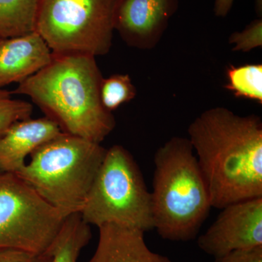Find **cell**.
I'll return each instance as SVG.
<instances>
[{
    "label": "cell",
    "mask_w": 262,
    "mask_h": 262,
    "mask_svg": "<svg viewBox=\"0 0 262 262\" xmlns=\"http://www.w3.org/2000/svg\"><path fill=\"white\" fill-rule=\"evenodd\" d=\"M189 140L211 196L222 209L262 198V121L225 107L209 108L188 127Z\"/></svg>",
    "instance_id": "cell-1"
},
{
    "label": "cell",
    "mask_w": 262,
    "mask_h": 262,
    "mask_svg": "<svg viewBox=\"0 0 262 262\" xmlns=\"http://www.w3.org/2000/svg\"><path fill=\"white\" fill-rule=\"evenodd\" d=\"M103 78L96 57L53 53L49 64L11 93L30 98L64 134L101 144L116 125L101 103Z\"/></svg>",
    "instance_id": "cell-2"
},
{
    "label": "cell",
    "mask_w": 262,
    "mask_h": 262,
    "mask_svg": "<svg viewBox=\"0 0 262 262\" xmlns=\"http://www.w3.org/2000/svg\"><path fill=\"white\" fill-rule=\"evenodd\" d=\"M189 139L173 137L155 152L151 194L153 226L162 238L194 239L212 208Z\"/></svg>",
    "instance_id": "cell-3"
},
{
    "label": "cell",
    "mask_w": 262,
    "mask_h": 262,
    "mask_svg": "<svg viewBox=\"0 0 262 262\" xmlns=\"http://www.w3.org/2000/svg\"><path fill=\"white\" fill-rule=\"evenodd\" d=\"M106 151L101 144L62 133L34 150L16 175L67 217L83 208Z\"/></svg>",
    "instance_id": "cell-4"
},
{
    "label": "cell",
    "mask_w": 262,
    "mask_h": 262,
    "mask_svg": "<svg viewBox=\"0 0 262 262\" xmlns=\"http://www.w3.org/2000/svg\"><path fill=\"white\" fill-rule=\"evenodd\" d=\"M80 214L97 227L115 224L143 232L154 229L151 194L139 165L123 146L106 149Z\"/></svg>",
    "instance_id": "cell-5"
},
{
    "label": "cell",
    "mask_w": 262,
    "mask_h": 262,
    "mask_svg": "<svg viewBox=\"0 0 262 262\" xmlns=\"http://www.w3.org/2000/svg\"><path fill=\"white\" fill-rule=\"evenodd\" d=\"M118 0H39L35 31L56 54H107Z\"/></svg>",
    "instance_id": "cell-6"
},
{
    "label": "cell",
    "mask_w": 262,
    "mask_h": 262,
    "mask_svg": "<svg viewBox=\"0 0 262 262\" xmlns=\"http://www.w3.org/2000/svg\"><path fill=\"white\" fill-rule=\"evenodd\" d=\"M67 218L14 173H0V249L46 252Z\"/></svg>",
    "instance_id": "cell-7"
},
{
    "label": "cell",
    "mask_w": 262,
    "mask_h": 262,
    "mask_svg": "<svg viewBox=\"0 0 262 262\" xmlns=\"http://www.w3.org/2000/svg\"><path fill=\"white\" fill-rule=\"evenodd\" d=\"M221 210L198 239L202 251L217 258L235 250L262 246V198L237 202Z\"/></svg>",
    "instance_id": "cell-8"
},
{
    "label": "cell",
    "mask_w": 262,
    "mask_h": 262,
    "mask_svg": "<svg viewBox=\"0 0 262 262\" xmlns=\"http://www.w3.org/2000/svg\"><path fill=\"white\" fill-rule=\"evenodd\" d=\"M179 0H118L114 29L129 47L151 50L158 46Z\"/></svg>",
    "instance_id": "cell-9"
},
{
    "label": "cell",
    "mask_w": 262,
    "mask_h": 262,
    "mask_svg": "<svg viewBox=\"0 0 262 262\" xmlns=\"http://www.w3.org/2000/svg\"><path fill=\"white\" fill-rule=\"evenodd\" d=\"M53 52L37 32L0 39V89L20 83L49 64Z\"/></svg>",
    "instance_id": "cell-10"
},
{
    "label": "cell",
    "mask_w": 262,
    "mask_h": 262,
    "mask_svg": "<svg viewBox=\"0 0 262 262\" xmlns=\"http://www.w3.org/2000/svg\"><path fill=\"white\" fill-rule=\"evenodd\" d=\"M62 133L46 117L15 122L0 136V173H18L27 164V157Z\"/></svg>",
    "instance_id": "cell-11"
},
{
    "label": "cell",
    "mask_w": 262,
    "mask_h": 262,
    "mask_svg": "<svg viewBox=\"0 0 262 262\" xmlns=\"http://www.w3.org/2000/svg\"><path fill=\"white\" fill-rule=\"evenodd\" d=\"M98 228L97 248L88 262H171L167 256L151 251L144 232L139 229L115 224Z\"/></svg>",
    "instance_id": "cell-12"
},
{
    "label": "cell",
    "mask_w": 262,
    "mask_h": 262,
    "mask_svg": "<svg viewBox=\"0 0 262 262\" xmlns=\"http://www.w3.org/2000/svg\"><path fill=\"white\" fill-rule=\"evenodd\" d=\"M91 237V226L84 222L80 213L68 215L50 246L52 262H77L81 251Z\"/></svg>",
    "instance_id": "cell-13"
},
{
    "label": "cell",
    "mask_w": 262,
    "mask_h": 262,
    "mask_svg": "<svg viewBox=\"0 0 262 262\" xmlns=\"http://www.w3.org/2000/svg\"><path fill=\"white\" fill-rule=\"evenodd\" d=\"M39 0H0V39L35 32Z\"/></svg>",
    "instance_id": "cell-14"
},
{
    "label": "cell",
    "mask_w": 262,
    "mask_h": 262,
    "mask_svg": "<svg viewBox=\"0 0 262 262\" xmlns=\"http://www.w3.org/2000/svg\"><path fill=\"white\" fill-rule=\"evenodd\" d=\"M229 90L236 98H246L262 104V65L248 63L230 65L227 70Z\"/></svg>",
    "instance_id": "cell-15"
},
{
    "label": "cell",
    "mask_w": 262,
    "mask_h": 262,
    "mask_svg": "<svg viewBox=\"0 0 262 262\" xmlns=\"http://www.w3.org/2000/svg\"><path fill=\"white\" fill-rule=\"evenodd\" d=\"M136 94L137 91L129 75L115 74L101 80L100 97L103 107L110 113L130 102Z\"/></svg>",
    "instance_id": "cell-16"
},
{
    "label": "cell",
    "mask_w": 262,
    "mask_h": 262,
    "mask_svg": "<svg viewBox=\"0 0 262 262\" xmlns=\"http://www.w3.org/2000/svg\"><path fill=\"white\" fill-rule=\"evenodd\" d=\"M33 106L23 100L12 98V93L0 89V136L5 134L13 124L30 118Z\"/></svg>",
    "instance_id": "cell-17"
},
{
    "label": "cell",
    "mask_w": 262,
    "mask_h": 262,
    "mask_svg": "<svg viewBox=\"0 0 262 262\" xmlns=\"http://www.w3.org/2000/svg\"><path fill=\"white\" fill-rule=\"evenodd\" d=\"M232 51L247 53L262 46V19L253 20L241 31L232 33L229 37Z\"/></svg>",
    "instance_id": "cell-18"
},
{
    "label": "cell",
    "mask_w": 262,
    "mask_h": 262,
    "mask_svg": "<svg viewBox=\"0 0 262 262\" xmlns=\"http://www.w3.org/2000/svg\"><path fill=\"white\" fill-rule=\"evenodd\" d=\"M50 248L46 252L34 253L15 249H0V262H52Z\"/></svg>",
    "instance_id": "cell-19"
},
{
    "label": "cell",
    "mask_w": 262,
    "mask_h": 262,
    "mask_svg": "<svg viewBox=\"0 0 262 262\" xmlns=\"http://www.w3.org/2000/svg\"><path fill=\"white\" fill-rule=\"evenodd\" d=\"M215 262H262V246L235 250L215 258Z\"/></svg>",
    "instance_id": "cell-20"
},
{
    "label": "cell",
    "mask_w": 262,
    "mask_h": 262,
    "mask_svg": "<svg viewBox=\"0 0 262 262\" xmlns=\"http://www.w3.org/2000/svg\"><path fill=\"white\" fill-rule=\"evenodd\" d=\"M234 0H215L213 13L218 18H225L233 6Z\"/></svg>",
    "instance_id": "cell-21"
},
{
    "label": "cell",
    "mask_w": 262,
    "mask_h": 262,
    "mask_svg": "<svg viewBox=\"0 0 262 262\" xmlns=\"http://www.w3.org/2000/svg\"><path fill=\"white\" fill-rule=\"evenodd\" d=\"M255 8H256V13L260 18H261V0H255Z\"/></svg>",
    "instance_id": "cell-22"
}]
</instances>
